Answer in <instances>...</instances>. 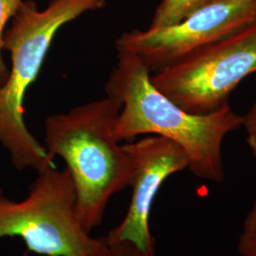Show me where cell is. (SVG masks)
I'll list each match as a JSON object with an SVG mask.
<instances>
[{"instance_id": "1", "label": "cell", "mask_w": 256, "mask_h": 256, "mask_svg": "<svg viewBox=\"0 0 256 256\" xmlns=\"http://www.w3.org/2000/svg\"><path fill=\"white\" fill-rule=\"evenodd\" d=\"M150 72L136 55L118 52L117 64L106 84V96L122 104L114 136L118 142L144 134L167 138L184 149L196 176L222 182V144L230 132L243 126V116L228 104L208 113L188 112L156 88Z\"/></svg>"}, {"instance_id": "2", "label": "cell", "mask_w": 256, "mask_h": 256, "mask_svg": "<svg viewBox=\"0 0 256 256\" xmlns=\"http://www.w3.org/2000/svg\"><path fill=\"white\" fill-rule=\"evenodd\" d=\"M122 104L106 96L48 117L45 147L64 160L74 182L76 210L92 232L101 225L110 198L129 185L132 165L113 129Z\"/></svg>"}, {"instance_id": "3", "label": "cell", "mask_w": 256, "mask_h": 256, "mask_svg": "<svg viewBox=\"0 0 256 256\" xmlns=\"http://www.w3.org/2000/svg\"><path fill=\"white\" fill-rule=\"evenodd\" d=\"M106 0H50L44 10L34 1H22L9 30L3 50L12 58L9 77L0 86V144L19 170L37 173L54 167V158L28 129L23 101L36 82L57 32L88 12L100 10Z\"/></svg>"}, {"instance_id": "4", "label": "cell", "mask_w": 256, "mask_h": 256, "mask_svg": "<svg viewBox=\"0 0 256 256\" xmlns=\"http://www.w3.org/2000/svg\"><path fill=\"white\" fill-rule=\"evenodd\" d=\"M27 198L14 200L0 189V239L19 238L43 256H92L100 238L82 227L76 192L66 168L37 173Z\"/></svg>"}, {"instance_id": "5", "label": "cell", "mask_w": 256, "mask_h": 256, "mask_svg": "<svg viewBox=\"0 0 256 256\" xmlns=\"http://www.w3.org/2000/svg\"><path fill=\"white\" fill-rule=\"evenodd\" d=\"M254 72L256 22L156 72L151 82L183 110L202 114L227 104Z\"/></svg>"}, {"instance_id": "6", "label": "cell", "mask_w": 256, "mask_h": 256, "mask_svg": "<svg viewBox=\"0 0 256 256\" xmlns=\"http://www.w3.org/2000/svg\"><path fill=\"white\" fill-rule=\"evenodd\" d=\"M254 22L256 0H212L172 26L124 32L116 48L158 72Z\"/></svg>"}, {"instance_id": "7", "label": "cell", "mask_w": 256, "mask_h": 256, "mask_svg": "<svg viewBox=\"0 0 256 256\" xmlns=\"http://www.w3.org/2000/svg\"><path fill=\"white\" fill-rule=\"evenodd\" d=\"M132 172V194L124 220L104 239L122 244L142 256H156L155 239L150 230V214L156 196L172 174L189 168V158L182 147L167 138L150 136L124 146Z\"/></svg>"}, {"instance_id": "8", "label": "cell", "mask_w": 256, "mask_h": 256, "mask_svg": "<svg viewBox=\"0 0 256 256\" xmlns=\"http://www.w3.org/2000/svg\"><path fill=\"white\" fill-rule=\"evenodd\" d=\"M208 2L209 0H162L156 10L149 28L174 25Z\"/></svg>"}, {"instance_id": "9", "label": "cell", "mask_w": 256, "mask_h": 256, "mask_svg": "<svg viewBox=\"0 0 256 256\" xmlns=\"http://www.w3.org/2000/svg\"><path fill=\"white\" fill-rule=\"evenodd\" d=\"M238 250L240 256H256V200L243 221Z\"/></svg>"}, {"instance_id": "10", "label": "cell", "mask_w": 256, "mask_h": 256, "mask_svg": "<svg viewBox=\"0 0 256 256\" xmlns=\"http://www.w3.org/2000/svg\"><path fill=\"white\" fill-rule=\"evenodd\" d=\"M23 0H0V86L9 77V70L2 58L4 28L10 19L12 18Z\"/></svg>"}, {"instance_id": "11", "label": "cell", "mask_w": 256, "mask_h": 256, "mask_svg": "<svg viewBox=\"0 0 256 256\" xmlns=\"http://www.w3.org/2000/svg\"><path fill=\"white\" fill-rule=\"evenodd\" d=\"M92 256H142L135 250L122 244H110L104 238L100 242Z\"/></svg>"}, {"instance_id": "12", "label": "cell", "mask_w": 256, "mask_h": 256, "mask_svg": "<svg viewBox=\"0 0 256 256\" xmlns=\"http://www.w3.org/2000/svg\"><path fill=\"white\" fill-rule=\"evenodd\" d=\"M247 134V144L256 160V102L243 116V126Z\"/></svg>"}, {"instance_id": "13", "label": "cell", "mask_w": 256, "mask_h": 256, "mask_svg": "<svg viewBox=\"0 0 256 256\" xmlns=\"http://www.w3.org/2000/svg\"><path fill=\"white\" fill-rule=\"evenodd\" d=\"M210 1H212V0H209V2H210Z\"/></svg>"}]
</instances>
